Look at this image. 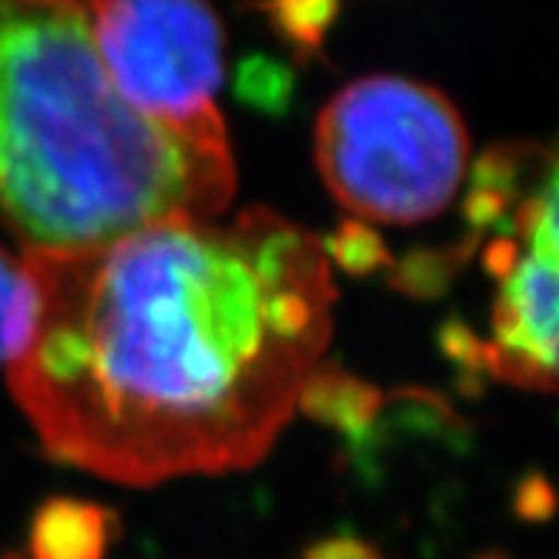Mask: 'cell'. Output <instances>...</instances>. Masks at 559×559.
<instances>
[{
    "label": "cell",
    "instance_id": "277c9868",
    "mask_svg": "<svg viewBox=\"0 0 559 559\" xmlns=\"http://www.w3.org/2000/svg\"><path fill=\"white\" fill-rule=\"evenodd\" d=\"M95 49L126 104L163 123L217 118L223 26L206 0H86Z\"/></svg>",
    "mask_w": 559,
    "mask_h": 559
},
{
    "label": "cell",
    "instance_id": "52a82bcc",
    "mask_svg": "<svg viewBox=\"0 0 559 559\" xmlns=\"http://www.w3.org/2000/svg\"><path fill=\"white\" fill-rule=\"evenodd\" d=\"M297 408L325 426L354 437L368 431V426L374 423L377 412H380V391L374 385L354 380L337 366L320 362L302 385Z\"/></svg>",
    "mask_w": 559,
    "mask_h": 559
},
{
    "label": "cell",
    "instance_id": "3957f363",
    "mask_svg": "<svg viewBox=\"0 0 559 559\" xmlns=\"http://www.w3.org/2000/svg\"><path fill=\"white\" fill-rule=\"evenodd\" d=\"M314 155L348 212L408 226L451 203L468 169V132L435 86L374 74L348 83L320 111Z\"/></svg>",
    "mask_w": 559,
    "mask_h": 559
},
{
    "label": "cell",
    "instance_id": "7a4b0ae2",
    "mask_svg": "<svg viewBox=\"0 0 559 559\" xmlns=\"http://www.w3.org/2000/svg\"><path fill=\"white\" fill-rule=\"evenodd\" d=\"M235 183L221 115L163 123L120 97L86 0H0V217L26 251L217 217Z\"/></svg>",
    "mask_w": 559,
    "mask_h": 559
},
{
    "label": "cell",
    "instance_id": "6da1fadb",
    "mask_svg": "<svg viewBox=\"0 0 559 559\" xmlns=\"http://www.w3.org/2000/svg\"><path fill=\"white\" fill-rule=\"evenodd\" d=\"M9 383L49 454L123 486L249 468L332 340L325 243L272 209L23 251Z\"/></svg>",
    "mask_w": 559,
    "mask_h": 559
},
{
    "label": "cell",
    "instance_id": "30bf717a",
    "mask_svg": "<svg viewBox=\"0 0 559 559\" xmlns=\"http://www.w3.org/2000/svg\"><path fill=\"white\" fill-rule=\"evenodd\" d=\"M325 254L352 274L377 272V269L389 265V251H385L383 240L362 223H348L340 228L325 246Z\"/></svg>",
    "mask_w": 559,
    "mask_h": 559
},
{
    "label": "cell",
    "instance_id": "9c48e42d",
    "mask_svg": "<svg viewBox=\"0 0 559 559\" xmlns=\"http://www.w3.org/2000/svg\"><path fill=\"white\" fill-rule=\"evenodd\" d=\"M23 302H26V269L23 258L0 249V366H9L21 334Z\"/></svg>",
    "mask_w": 559,
    "mask_h": 559
},
{
    "label": "cell",
    "instance_id": "7c38bea8",
    "mask_svg": "<svg viewBox=\"0 0 559 559\" xmlns=\"http://www.w3.org/2000/svg\"><path fill=\"white\" fill-rule=\"evenodd\" d=\"M0 559H26V557H23V554H3Z\"/></svg>",
    "mask_w": 559,
    "mask_h": 559
},
{
    "label": "cell",
    "instance_id": "ba28073f",
    "mask_svg": "<svg viewBox=\"0 0 559 559\" xmlns=\"http://www.w3.org/2000/svg\"><path fill=\"white\" fill-rule=\"evenodd\" d=\"M240 3L260 12L269 26L302 58H309L323 46L340 12V0H240Z\"/></svg>",
    "mask_w": 559,
    "mask_h": 559
},
{
    "label": "cell",
    "instance_id": "5b68a950",
    "mask_svg": "<svg viewBox=\"0 0 559 559\" xmlns=\"http://www.w3.org/2000/svg\"><path fill=\"white\" fill-rule=\"evenodd\" d=\"M474 368L502 383L551 391L557 371V231L528 240L497 274L491 340L477 343Z\"/></svg>",
    "mask_w": 559,
    "mask_h": 559
},
{
    "label": "cell",
    "instance_id": "8fae6325",
    "mask_svg": "<svg viewBox=\"0 0 559 559\" xmlns=\"http://www.w3.org/2000/svg\"><path fill=\"white\" fill-rule=\"evenodd\" d=\"M297 559H383V557H380V551H377L374 545H368L366 539L340 534V537H329L309 545V548H306Z\"/></svg>",
    "mask_w": 559,
    "mask_h": 559
},
{
    "label": "cell",
    "instance_id": "8992f818",
    "mask_svg": "<svg viewBox=\"0 0 559 559\" xmlns=\"http://www.w3.org/2000/svg\"><path fill=\"white\" fill-rule=\"evenodd\" d=\"M115 528L109 511L81 500H52L35 514L26 559H104Z\"/></svg>",
    "mask_w": 559,
    "mask_h": 559
}]
</instances>
